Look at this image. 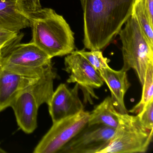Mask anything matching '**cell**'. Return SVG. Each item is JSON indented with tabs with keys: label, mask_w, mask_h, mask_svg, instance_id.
Wrapping results in <instances>:
<instances>
[{
	"label": "cell",
	"mask_w": 153,
	"mask_h": 153,
	"mask_svg": "<svg viewBox=\"0 0 153 153\" xmlns=\"http://www.w3.org/2000/svg\"><path fill=\"white\" fill-rule=\"evenodd\" d=\"M64 65V70L69 74L67 83L77 84L83 92L84 103L93 104L94 99H98L94 89L100 88L104 83L99 71L77 51L67 55Z\"/></svg>",
	"instance_id": "52a82bcc"
},
{
	"label": "cell",
	"mask_w": 153,
	"mask_h": 153,
	"mask_svg": "<svg viewBox=\"0 0 153 153\" xmlns=\"http://www.w3.org/2000/svg\"><path fill=\"white\" fill-rule=\"evenodd\" d=\"M153 101L149 103L137 114L140 123L147 129L153 131Z\"/></svg>",
	"instance_id": "d6986e66"
},
{
	"label": "cell",
	"mask_w": 153,
	"mask_h": 153,
	"mask_svg": "<svg viewBox=\"0 0 153 153\" xmlns=\"http://www.w3.org/2000/svg\"><path fill=\"white\" fill-rule=\"evenodd\" d=\"M79 53L85 58L89 63L98 71L109 67L110 60L104 57L101 51H86L85 50L77 51Z\"/></svg>",
	"instance_id": "e0dca14e"
},
{
	"label": "cell",
	"mask_w": 153,
	"mask_h": 153,
	"mask_svg": "<svg viewBox=\"0 0 153 153\" xmlns=\"http://www.w3.org/2000/svg\"><path fill=\"white\" fill-rule=\"evenodd\" d=\"M30 26L19 0H0V29L20 33Z\"/></svg>",
	"instance_id": "4fadbf2b"
},
{
	"label": "cell",
	"mask_w": 153,
	"mask_h": 153,
	"mask_svg": "<svg viewBox=\"0 0 153 153\" xmlns=\"http://www.w3.org/2000/svg\"><path fill=\"white\" fill-rule=\"evenodd\" d=\"M24 35L14 31L0 29V46L2 51L15 44L21 42Z\"/></svg>",
	"instance_id": "ac0fdd59"
},
{
	"label": "cell",
	"mask_w": 153,
	"mask_h": 153,
	"mask_svg": "<svg viewBox=\"0 0 153 153\" xmlns=\"http://www.w3.org/2000/svg\"><path fill=\"white\" fill-rule=\"evenodd\" d=\"M104 82L108 86L111 93L113 103L118 112L128 113L124 103V97L130 87L127 71H116L108 67L99 71Z\"/></svg>",
	"instance_id": "7c38bea8"
},
{
	"label": "cell",
	"mask_w": 153,
	"mask_h": 153,
	"mask_svg": "<svg viewBox=\"0 0 153 153\" xmlns=\"http://www.w3.org/2000/svg\"><path fill=\"white\" fill-rule=\"evenodd\" d=\"M1 55H2V48L0 46V59L1 58Z\"/></svg>",
	"instance_id": "603a6c76"
},
{
	"label": "cell",
	"mask_w": 153,
	"mask_h": 153,
	"mask_svg": "<svg viewBox=\"0 0 153 153\" xmlns=\"http://www.w3.org/2000/svg\"><path fill=\"white\" fill-rule=\"evenodd\" d=\"M10 106L14 111L20 128L27 134L33 132L37 128L39 107L33 95L28 91L22 92L12 101Z\"/></svg>",
	"instance_id": "8fae6325"
},
{
	"label": "cell",
	"mask_w": 153,
	"mask_h": 153,
	"mask_svg": "<svg viewBox=\"0 0 153 153\" xmlns=\"http://www.w3.org/2000/svg\"><path fill=\"white\" fill-rule=\"evenodd\" d=\"M142 87V95L140 101L128 111L136 115L149 103L153 101V63L149 64L147 68L144 84Z\"/></svg>",
	"instance_id": "9a60e30c"
},
{
	"label": "cell",
	"mask_w": 153,
	"mask_h": 153,
	"mask_svg": "<svg viewBox=\"0 0 153 153\" xmlns=\"http://www.w3.org/2000/svg\"><path fill=\"white\" fill-rule=\"evenodd\" d=\"M115 128L88 124L58 153H100L109 145Z\"/></svg>",
	"instance_id": "9c48e42d"
},
{
	"label": "cell",
	"mask_w": 153,
	"mask_h": 153,
	"mask_svg": "<svg viewBox=\"0 0 153 153\" xmlns=\"http://www.w3.org/2000/svg\"><path fill=\"white\" fill-rule=\"evenodd\" d=\"M79 86L76 83L72 88L61 84L53 92L48 103L53 123L84 111V105L79 96Z\"/></svg>",
	"instance_id": "30bf717a"
},
{
	"label": "cell",
	"mask_w": 153,
	"mask_h": 153,
	"mask_svg": "<svg viewBox=\"0 0 153 153\" xmlns=\"http://www.w3.org/2000/svg\"><path fill=\"white\" fill-rule=\"evenodd\" d=\"M85 49L101 51L119 34L132 13L135 0H79Z\"/></svg>",
	"instance_id": "6da1fadb"
},
{
	"label": "cell",
	"mask_w": 153,
	"mask_h": 153,
	"mask_svg": "<svg viewBox=\"0 0 153 153\" xmlns=\"http://www.w3.org/2000/svg\"><path fill=\"white\" fill-rule=\"evenodd\" d=\"M28 16L31 42L50 58L65 56L75 51L74 33L62 16L49 8Z\"/></svg>",
	"instance_id": "7a4b0ae2"
},
{
	"label": "cell",
	"mask_w": 153,
	"mask_h": 153,
	"mask_svg": "<svg viewBox=\"0 0 153 153\" xmlns=\"http://www.w3.org/2000/svg\"><path fill=\"white\" fill-rule=\"evenodd\" d=\"M141 1L144 8L149 17V19L153 23V0H140Z\"/></svg>",
	"instance_id": "44dd1931"
},
{
	"label": "cell",
	"mask_w": 153,
	"mask_h": 153,
	"mask_svg": "<svg viewBox=\"0 0 153 153\" xmlns=\"http://www.w3.org/2000/svg\"><path fill=\"white\" fill-rule=\"evenodd\" d=\"M131 14L136 17L148 41L153 45V23L149 19L143 4L140 0H135Z\"/></svg>",
	"instance_id": "2e32d148"
},
{
	"label": "cell",
	"mask_w": 153,
	"mask_h": 153,
	"mask_svg": "<svg viewBox=\"0 0 153 153\" xmlns=\"http://www.w3.org/2000/svg\"><path fill=\"white\" fill-rule=\"evenodd\" d=\"M6 153V151H5V150L2 149L0 147V153Z\"/></svg>",
	"instance_id": "7402d4cb"
},
{
	"label": "cell",
	"mask_w": 153,
	"mask_h": 153,
	"mask_svg": "<svg viewBox=\"0 0 153 153\" xmlns=\"http://www.w3.org/2000/svg\"><path fill=\"white\" fill-rule=\"evenodd\" d=\"M117 113L111 97H107L89 112L88 125L101 124L115 129L118 124Z\"/></svg>",
	"instance_id": "5bb4252c"
},
{
	"label": "cell",
	"mask_w": 153,
	"mask_h": 153,
	"mask_svg": "<svg viewBox=\"0 0 153 153\" xmlns=\"http://www.w3.org/2000/svg\"><path fill=\"white\" fill-rule=\"evenodd\" d=\"M51 59L32 42H18L2 51L0 67L20 75L42 78L57 74Z\"/></svg>",
	"instance_id": "277c9868"
},
{
	"label": "cell",
	"mask_w": 153,
	"mask_h": 153,
	"mask_svg": "<svg viewBox=\"0 0 153 153\" xmlns=\"http://www.w3.org/2000/svg\"><path fill=\"white\" fill-rule=\"evenodd\" d=\"M57 74L42 78L27 76L0 67V112L10 106L14 99L22 92L33 95L40 107L48 104L53 94V81Z\"/></svg>",
	"instance_id": "5b68a950"
},
{
	"label": "cell",
	"mask_w": 153,
	"mask_h": 153,
	"mask_svg": "<svg viewBox=\"0 0 153 153\" xmlns=\"http://www.w3.org/2000/svg\"><path fill=\"white\" fill-rule=\"evenodd\" d=\"M24 12L30 15L37 12L42 8L40 0H19Z\"/></svg>",
	"instance_id": "ffe728a7"
},
{
	"label": "cell",
	"mask_w": 153,
	"mask_h": 153,
	"mask_svg": "<svg viewBox=\"0 0 153 153\" xmlns=\"http://www.w3.org/2000/svg\"><path fill=\"white\" fill-rule=\"evenodd\" d=\"M118 124L108 146L100 153H144L149 147L153 131L142 125L137 115L117 113Z\"/></svg>",
	"instance_id": "8992f818"
},
{
	"label": "cell",
	"mask_w": 153,
	"mask_h": 153,
	"mask_svg": "<svg viewBox=\"0 0 153 153\" xmlns=\"http://www.w3.org/2000/svg\"><path fill=\"white\" fill-rule=\"evenodd\" d=\"M89 112L85 110L53 123L33 153H58L88 122Z\"/></svg>",
	"instance_id": "ba28073f"
},
{
	"label": "cell",
	"mask_w": 153,
	"mask_h": 153,
	"mask_svg": "<svg viewBox=\"0 0 153 153\" xmlns=\"http://www.w3.org/2000/svg\"><path fill=\"white\" fill-rule=\"evenodd\" d=\"M119 34L122 44L121 70L127 72L133 70L142 86L147 68L153 63V45L148 41L132 14Z\"/></svg>",
	"instance_id": "3957f363"
}]
</instances>
